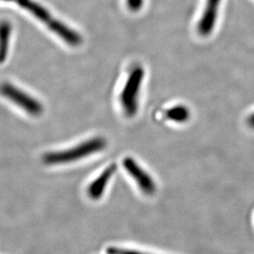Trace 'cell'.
I'll return each instance as SVG.
<instances>
[{
	"instance_id": "cell-1",
	"label": "cell",
	"mask_w": 254,
	"mask_h": 254,
	"mask_svg": "<svg viewBox=\"0 0 254 254\" xmlns=\"http://www.w3.org/2000/svg\"><path fill=\"white\" fill-rule=\"evenodd\" d=\"M106 146V140L102 137H94L72 148L45 154L43 161L50 166L69 163L102 151Z\"/></svg>"
},
{
	"instance_id": "cell-2",
	"label": "cell",
	"mask_w": 254,
	"mask_h": 254,
	"mask_svg": "<svg viewBox=\"0 0 254 254\" xmlns=\"http://www.w3.org/2000/svg\"><path fill=\"white\" fill-rule=\"evenodd\" d=\"M145 71L141 66H137L130 72L125 87L120 95L123 111L128 117H132L138 109V96Z\"/></svg>"
},
{
	"instance_id": "cell-3",
	"label": "cell",
	"mask_w": 254,
	"mask_h": 254,
	"mask_svg": "<svg viewBox=\"0 0 254 254\" xmlns=\"http://www.w3.org/2000/svg\"><path fill=\"white\" fill-rule=\"evenodd\" d=\"M0 94L24 110L29 115L38 116L43 112V106L41 102L8 82H4L0 86Z\"/></svg>"
},
{
	"instance_id": "cell-4",
	"label": "cell",
	"mask_w": 254,
	"mask_h": 254,
	"mask_svg": "<svg viewBox=\"0 0 254 254\" xmlns=\"http://www.w3.org/2000/svg\"><path fill=\"white\" fill-rule=\"evenodd\" d=\"M221 1L222 0H206L197 22V30L199 35L207 36L212 33L218 19Z\"/></svg>"
},
{
	"instance_id": "cell-5",
	"label": "cell",
	"mask_w": 254,
	"mask_h": 254,
	"mask_svg": "<svg viewBox=\"0 0 254 254\" xmlns=\"http://www.w3.org/2000/svg\"><path fill=\"white\" fill-rule=\"evenodd\" d=\"M123 165L144 193L151 195L156 192V185L153 179L131 157L125 158Z\"/></svg>"
},
{
	"instance_id": "cell-6",
	"label": "cell",
	"mask_w": 254,
	"mask_h": 254,
	"mask_svg": "<svg viewBox=\"0 0 254 254\" xmlns=\"http://www.w3.org/2000/svg\"><path fill=\"white\" fill-rule=\"evenodd\" d=\"M16 2L20 7L28 11L31 14L33 15L34 17H36L41 22L46 23V26L51 31L59 21L53 16H51L48 10L33 0H16Z\"/></svg>"
},
{
	"instance_id": "cell-7",
	"label": "cell",
	"mask_w": 254,
	"mask_h": 254,
	"mask_svg": "<svg viewBox=\"0 0 254 254\" xmlns=\"http://www.w3.org/2000/svg\"><path fill=\"white\" fill-rule=\"evenodd\" d=\"M117 170V166L115 164H111L108 167L101 172V175L89 185L87 189V193L89 197L93 200L100 199L103 194L105 189L108 185V182L111 180L115 171Z\"/></svg>"
},
{
	"instance_id": "cell-8",
	"label": "cell",
	"mask_w": 254,
	"mask_h": 254,
	"mask_svg": "<svg viewBox=\"0 0 254 254\" xmlns=\"http://www.w3.org/2000/svg\"><path fill=\"white\" fill-rule=\"evenodd\" d=\"M12 26L8 22L0 23V64L6 61L9 51L10 36Z\"/></svg>"
},
{
	"instance_id": "cell-9",
	"label": "cell",
	"mask_w": 254,
	"mask_h": 254,
	"mask_svg": "<svg viewBox=\"0 0 254 254\" xmlns=\"http://www.w3.org/2000/svg\"><path fill=\"white\" fill-rule=\"evenodd\" d=\"M166 117L175 122H185L190 119V112L187 107L184 106H174L168 109L166 112Z\"/></svg>"
},
{
	"instance_id": "cell-10",
	"label": "cell",
	"mask_w": 254,
	"mask_h": 254,
	"mask_svg": "<svg viewBox=\"0 0 254 254\" xmlns=\"http://www.w3.org/2000/svg\"><path fill=\"white\" fill-rule=\"evenodd\" d=\"M144 0H127V6L132 12H138L143 7Z\"/></svg>"
},
{
	"instance_id": "cell-11",
	"label": "cell",
	"mask_w": 254,
	"mask_h": 254,
	"mask_svg": "<svg viewBox=\"0 0 254 254\" xmlns=\"http://www.w3.org/2000/svg\"><path fill=\"white\" fill-rule=\"evenodd\" d=\"M106 253L107 254H145L132 251V250H121V249H117V248H109Z\"/></svg>"
},
{
	"instance_id": "cell-12",
	"label": "cell",
	"mask_w": 254,
	"mask_h": 254,
	"mask_svg": "<svg viewBox=\"0 0 254 254\" xmlns=\"http://www.w3.org/2000/svg\"><path fill=\"white\" fill-rule=\"evenodd\" d=\"M248 123H249V125L251 127H254V113L250 115V117L249 118V120H248Z\"/></svg>"
},
{
	"instance_id": "cell-13",
	"label": "cell",
	"mask_w": 254,
	"mask_h": 254,
	"mask_svg": "<svg viewBox=\"0 0 254 254\" xmlns=\"http://www.w3.org/2000/svg\"><path fill=\"white\" fill-rule=\"evenodd\" d=\"M2 1H16V0H2Z\"/></svg>"
}]
</instances>
